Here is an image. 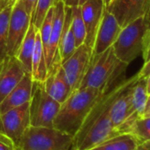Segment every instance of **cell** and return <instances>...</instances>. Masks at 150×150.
<instances>
[{
  "label": "cell",
  "mask_w": 150,
  "mask_h": 150,
  "mask_svg": "<svg viewBox=\"0 0 150 150\" xmlns=\"http://www.w3.org/2000/svg\"><path fill=\"white\" fill-rule=\"evenodd\" d=\"M113 86L103 89L85 88L72 91L68 98L61 103L54 119L53 127L74 139L100 96Z\"/></svg>",
  "instance_id": "1"
},
{
  "label": "cell",
  "mask_w": 150,
  "mask_h": 150,
  "mask_svg": "<svg viewBox=\"0 0 150 150\" xmlns=\"http://www.w3.org/2000/svg\"><path fill=\"white\" fill-rule=\"evenodd\" d=\"M150 35V13L139 17L122 28L112 45L119 61L129 64L142 55Z\"/></svg>",
  "instance_id": "2"
},
{
  "label": "cell",
  "mask_w": 150,
  "mask_h": 150,
  "mask_svg": "<svg viewBox=\"0 0 150 150\" xmlns=\"http://www.w3.org/2000/svg\"><path fill=\"white\" fill-rule=\"evenodd\" d=\"M127 65L117 59L111 46L104 52L91 57L80 88L103 89L111 87L122 79Z\"/></svg>",
  "instance_id": "3"
},
{
  "label": "cell",
  "mask_w": 150,
  "mask_h": 150,
  "mask_svg": "<svg viewBox=\"0 0 150 150\" xmlns=\"http://www.w3.org/2000/svg\"><path fill=\"white\" fill-rule=\"evenodd\" d=\"M73 138L54 127L30 125L17 150H72Z\"/></svg>",
  "instance_id": "4"
},
{
  "label": "cell",
  "mask_w": 150,
  "mask_h": 150,
  "mask_svg": "<svg viewBox=\"0 0 150 150\" xmlns=\"http://www.w3.org/2000/svg\"><path fill=\"white\" fill-rule=\"evenodd\" d=\"M61 104L50 97L44 89L43 82L33 81L29 101L30 125L53 127L54 119Z\"/></svg>",
  "instance_id": "5"
},
{
  "label": "cell",
  "mask_w": 150,
  "mask_h": 150,
  "mask_svg": "<svg viewBox=\"0 0 150 150\" xmlns=\"http://www.w3.org/2000/svg\"><path fill=\"white\" fill-rule=\"evenodd\" d=\"M29 126V102L0 114V134L8 139L16 148Z\"/></svg>",
  "instance_id": "6"
},
{
  "label": "cell",
  "mask_w": 150,
  "mask_h": 150,
  "mask_svg": "<svg viewBox=\"0 0 150 150\" xmlns=\"http://www.w3.org/2000/svg\"><path fill=\"white\" fill-rule=\"evenodd\" d=\"M91 57L92 49L83 43L77 47L66 60L61 63L71 91L80 88L81 81L89 66Z\"/></svg>",
  "instance_id": "7"
},
{
  "label": "cell",
  "mask_w": 150,
  "mask_h": 150,
  "mask_svg": "<svg viewBox=\"0 0 150 150\" xmlns=\"http://www.w3.org/2000/svg\"><path fill=\"white\" fill-rule=\"evenodd\" d=\"M31 22V17L27 13L23 4L20 0H16L11 13L8 27L7 56H16Z\"/></svg>",
  "instance_id": "8"
},
{
  "label": "cell",
  "mask_w": 150,
  "mask_h": 150,
  "mask_svg": "<svg viewBox=\"0 0 150 150\" xmlns=\"http://www.w3.org/2000/svg\"><path fill=\"white\" fill-rule=\"evenodd\" d=\"M105 8L124 28L135 19L150 13V0H113Z\"/></svg>",
  "instance_id": "9"
},
{
  "label": "cell",
  "mask_w": 150,
  "mask_h": 150,
  "mask_svg": "<svg viewBox=\"0 0 150 150\" xmlns=\"http://www.w3.org/2000/svg\"><path fill=\"white\" fill-rule=\"evenodd\" d=\"M121 29L122 28L118 24L115 16L104 7L95 39L92 57L99 55L111 47L117 40Z\"/></svg>",
  "instance_id": "10"
},
{
  "label": "cell",
  "mask_w": 150,
  "mask_h": 150,
  "mask_svg": "<svg viewBox=\"0 0 150 150\" xmlns=\"http://www.w3.org/2000/svg\"><path fill=\"white\" fill-rule=\"evenodd\" d=\"M65 6L62 0H59L54 6L53 19L51 32L50 35V41L48 45V50L46 54V63L48 67V72L57 64H61V58L58 53V43L61 36L63 24L64 21Z\"/></svg>",
  "instance_id": "11"
},
{
  "label": "cell",
  "mask_w": 150,
  "mask_h": 150,
  "mask_svg": "<svg viewBox=\"0 0 150 150\" xmlns=\"http://www.w3.org/2000/svg\"><path fill=\"white\" fill-rule=\"evenodd\" d=\"M26 73L16 57L7 56L3 60L0 68V103L17 86Z\"/></svg>",
  "instance_id": "12"
},
{
  "label": "cell",
  "mask_w": 150,
  "mask_h": 150,
  "mask_svg": "<svg viewBox=\"0 0 150 150\" xmlns=\"http://www.w3.org/2000/svg\"><path fill=\"white\" fill-rule=\"evenodd\" d=\"M103 8L104 5L103 0H86L81 6V15L87 33L85 44L92 50L102 20Z\"/></svg>",
  "instance_id": "13"
},
{
  "label": "cell",
  "mask_w": 150,
  "mask_h": 150,
  "mask_svg": "<svg viewBox=\"0 0 150 150\" xmlns=\"http://www.w3.org/2000/svg\"><path fill=\"white\" fill-rule=\"evenodd\" d=\"M43 86L47 94L60 104L72 92L61 64L55 65L48 72V76L43 81Z\"/></svg>",
  "instance_id": "14"
},
{
  "label": "cell",
  "mask_w": 150,
  "mask_h": 150,
  "mask_svg": "<svg viewBox=\"0 0 150 150\" xmlns=\"http://www.w3.org/2000/svg\"><path fill=\"white\" fill-rule=\"evenodd\" d=\"M32 77L30 74L26 73L17 86L0 103V114L28 103L32 96Z\"/></svg>",
  "instance_id": "15"
},
{
  "label": "cell",
  "mask_w": 150,
  "mask_h": 150,
  "mask_svg": "<svg viewBox=\"0 0 150 150\" xmlns=\"http://www.w3.org/2000/svg\"><path fill=\"white\" fill-rule=\"evenodd\" d=\"M132 85L122 91L114 99L109 109V115L116 132L120 125H122L132 115L134 114L132 109L131 88Z\"/></svg>",
  "instance_id": "16"
},
{
  "label": "cell",
  "mask_w": 150,
  "mask_h": 150,
  "mask_svg": "<svg viewBox=\"0 0 150 150\" xmlns=\"http://www.w3.org/2000/svg\"><path fill=\"white\" fill-rule=\"evenodd\" d=\"M64 11V21L58 43V53L61 62L66 60L76 50L75 39L71 29V7L65 6Z\"/></svg>",
  "instance_id": "17"
},
{
  "label": "cell",
  "mask_w": 150,
  "mask_h": 150,
  "mask_svg": "<svg viewBox=\"0 0 150 150\" xmlns=\"http://www.w3.org/2000/svg\"><path fill=\"white\" fill-rule=\"evenodd\" d=\"M139 141L130 132L117 133L88 150H138Z\"/></svg>",
  "instance_id": "18"
},
{
  "label": "cell",
  "mask_w": 150,
  "mask_h": 150,
  "mask_svg": "<svg viewBox=\"0 0 150 150\" xmlns=\"http://www.w3.org/2000/svg\"><path fill=\"white\" fill-rule=\"evenodd\" d=\"M38 29L35 28L34 24L31 22L28 33L16 54L17 59L22 64L24 70L27 73L31 75L32 71V58L35 43V35Z\"/></svg>",
  "instance_id": "19"
},
{
  "label": "cell",
  "mask_w": 150,
  "mask_h": 150,
  "mask_svg": "<svg viewBox=\"0 0 150 150\" xmlns=\"http://www.w3.org/2000/svg\"><path fill=\"white\" fill-rule=\"evenodd\" d=\"M48 76V67L46 63L45 55L43 52V48L42 45V41L40 38L39 29L36 31L35 43L32 58V71L31 77L33 81L43 82Z\"/></svg>",
  "instance_id": "20"
},
{
  "label": "cell",
  "mask_w": 150,
  "mask_h": 150,
  "mask_svg": "<svg viewBox=\"0 0 150 150\" xmlns=\"http://www.w3.org/2000/svg\"><path fill=\"white\" fill-rule=\"evenodd\" d=\"M132 94V109L133 113L138 117H141L149 96L146 89V80H138L131 88Z\"/></svg>",
  "instance_id": "21"
},
{
  "label": "cell",
  "mask_w": 150,
  "mask_h": 150,
  "mask_svg": "<svg viewBox=\"0 0 150 150\" xmlns=\"http://www.w3.org/2000/svg\"><path fill=\"white\" fill-rule=\"evenodd\" d=\"M14 4L8 6L0 12V62H2L7 57L8 27Z\"/></svg>",
  "instance_id": "22"
},
{
  "label": "cell",
  "mask_w": 150,
  "mask_h": 150,
  "mask_svg": "<svg viewBox=\"0 0 150 150\" xmlns=\"http://www.w3.org/2000/svg\"><path fill=\"white\" fill-rule=\"evenodd\" d=\"M71 29L76 48L85 43L87 33L80 6L71 7Z\"/></svg>",
  "instance_id": "23"
},
{
  "label": "cell",
  "mask_w": 150,
  "mask_h": 150,
  "mask_svg": "<svg viewBox=\"0 0 150 150\" xmlns=\"http://www.w3.org/2000/svg\"><path fill=\"white\" fill-rule=\"evenodd\" d=\"M127 132L133 134L139 143L150 139V117H139L132 120L128 124Z\"/></svg>",
  "instance_id": "24"
},
{
  "label": "cell",
  "mask_w": 150,
  "mask_h": 150,
  "mask_svg": "<svg viewBox=\"0 0 150 150\" xmlns=\"http://www.w3.org/2000/svg\"><path fill=\"white\" fill-rule=\"evenodd\" d=\"M59 0H38L34 16L32 18V23L35 28H40L48 11Z\"/></svg>",
  "instance_id": "25"
},
{
  "label": "cell",
  "mask_w": 150,
  "mask_h": 150,
  "mask_svg": "<svg viewBox=\"0 0 150 150\" xmlns=\"http://www.w3.org/2000/svg\"><path fill=\"white\" fill-rule=\"evenodd\" d=\"M20 1L23 4L27 13L30 15L31 21H32V18L34 16V13H35V7H36L38 0H20Z\"/></svg>",
  "instance_id": "26"
},
{
  "label": "cell",
  "mask_w": 150,
  "mask_h": 150,
  "mask_svg": "<svg viewBox=\"0 0 150 150\" xmlns=\"http://www.w3.org/2000/svg\"><path fill=\"white\" fill-rule=\"evenodd\" d=\"M149 74H150V58L146 62H144L143 66L138 71V73H136V75L137 78L139 80V79H146Z\"/></svg>",
  "instance_id": "27"
},
{
  "label": "cell",
  "mask_w": 150,
  "mask_h": 150,
  "mask_svg": "<svg viewBox=\"0 0 150 150\" xmlns=\"http://www.w3.org/2000/svg\"><path fill=\"white\" fill-rule=\"evenodd\" d=\"M0 150H17V148L8 139L0 134Z\"/></svg>",
  "instance_id": "28"
},
{
  "label": "cell",
  "mask_w": 150,
  "mask_h": 150,
  "mask_svg": "<svg viewBox=\"0 0 150 150\" xmlns=\"http://www.w3.org/2000/svg\"><path fill=\"white\" fill-rule=\"evenodd\" d=\"M142 57H143V61L144 62H146L150 58V35L148 36L147 42H146V46H145V49L143 50Z\"/></svg>",
  "instance_id": "29"
},
{
  "label": "cell",
  "mask_w": 150,
  "mask_h": 150,
  "mask_svg": "<svg viewBox=\"0 0 150 150\" xmlns=\"http://www.w3.org/2000/svg\"><path fill=\"white\" fill-rule=\"evenodd\" d=\"M62 1L64 2V6L72 7V6H81L86 0H62Z\"/></svg>",
  "instance_id": "30"
},
{
  "label": "cell",
  "mask_w": 150,
  "mask_h": 150,
  "mask_svg": "<svg viewBox=\"0 0 150 150\" xmlns=\"http://www.w3.org/2000/svg\"><path fill=\"white\" fill-rule=\"evenodd\" d=\"M16 2V0H0V12L10 5H13Z\"/></svg>",
  "instance_id": "31"
},
{
  "label": "cell",
  "mask_w": 150,
  "mask_h": 150,
  "mask_svg": "<svg viewBox=\"0 0 150 150\" xmlns=\"http://www.w3.org/2000/svg\"><path fill=\"white\" fill-rule=\"evenodd\" d=\"M141 117H150V95L147 98V101H146V106H145V109Z\"/></svg>",
  "instance_id": "32"
},
{
  "label": "cell",
  "mask_w": 150,
  "mask_h": 150,
  "mask_svg": "<svg viewBox=\"0 0 150 150\" xmlns=\"http://www.w3.org/2000/svg\"><path fill=\"white\" fill-rule=\"evenodd\" d=\"M138 150H150V139L139 143Z\"/></svg>",
  "instance_id": "33"
},
{
  "label": "cell",
  "mask_w": 150,
  "mask_h": 150,
  "mask_svg": "<svg viewBox=\"0 0 150 150\" xmlns=\"http://www.w3.org/2000/svg\"><path fill=\"white\" fill-rule=\"evenodd\" d=\"M146 89H147V93L148 95H150V74L146 78Z\"/></svg>",
  "instance_id": "34"
},
{
  "label": "cell",
  "mask_w": 150,
  "mask_h": 150,
  "mask_svg": "<svg viewBox=\"0 0 150 150\" xmlns=\"http://www.w3.org/2000/svg\"><path fill=\"white\" fill-rule=\"evenodd\" d=\"M103 1L104 7H108L111 4V2L113 1V0H103Z\"/></svg>",
  "instance_id": "35"
}]
</instances>
